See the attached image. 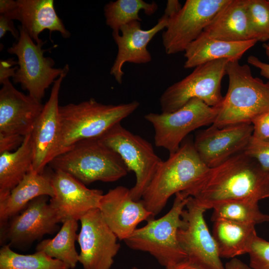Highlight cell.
I'll use <instances>...</instances> for the list:
<instances>
[{
  "label": "cell",
  "mask_w": 269,
  "mask_h": 269,
  "mask_svg": "<svg viewBox=\"0 0 269 269\" xmlns=\"http://www.w3.org/2000/svg\"><path fill=\"white\" fill-rule=\"evenodd\" d=\"M229 61L221 59L199 65L187 76L169 86L159 98L161 112H174L194 98L211 107L220 106L224 98L221 82Z\"/></svg>",
  "instance_id": "obj_8"
},
{
  "label": "cell",
  "mask_w": 269,
  "mask_h": 269,
  "mask_svg": "<svg viewBox=\"0 0 269 269\" xmlns=\"http://www.w3.org/2000/svg\"><path fill=\"white\" fill-rule=\"evenodd\" d=\"M7 31L10 32L12 36L18 40L19 32L15 28L13 20L0 14V38H2Z\"/></svg>",
  "instance_id": "obj_37"
},
{
  "label": "cell",
  "mask_w": 269,
  "mask_h": 269,
  "mask_svg": "<svg viewBox=\"0 0 269 269\" xmlns=\"http://www.w3.org/2000/svg\"><path fill=\"white\" fill-rule=\"evenodd\" d=\"M220 107H211L194 98L174 112L149 113L144 116V119L153 128L156 146L164 148L171 154L179 148L190 133L202 126L212 125Z\"/></svg>",
  "instance_id": "obj_10"
},
{
  "label": "cell",
  "mask_w": 269,
  "mask_h": 269,
  "mask_svg": "<svg viewBox=\"0 0 269 269\" xmlns=\"http://www.w3.org/2000/svg\"><path fill=\"white\" fill-rule=\"evenodd\" d=\"M16 7V0H0V14H3L13 20H14Z\"/></svg>",
  "instance_id": "obj_38"
},
{
  "label": "cell",
  "mask_w": 269,
  "mask_h": 269,
  "mask_svg": "<svg viewBox=\"0 0 269 269\" xmlns=\"http://www.w3.org/2000/svg\"><path fill=\"white\" fill-rule=\"evenodd\" d=\"M206 210L188 197L177 231L179 243L187 260L202 269H226L204 218Z\"/></svg>",
  "instance_id": "obj_11"
},
{
  "label": "cell",
  "mask_w": 269,
  "mask_h": 269,
  "mask_svg": "<svg viewBox=\"0 0 269 269\" xmlns=\"http://www.w3.org/2000/svg\"><path fill=\"white\" fill-rule=\"evenodd\" d=\"M15 20L36 43L43 42L39 35L44 30L60 33L64 38H69L70 32L65 28L58 16L53 0H17Z\"/></svg>",
  "instance_id": "obj_21"
},
{
  "label": "cell",
  "mask_w": 269,
  "mask_h": 269,
  "mask_svg": "<svg viewBox=\"0 0 269 269\" xmlns=\"http://www.w3.org/2000/svg\"><path fill=\"white\" fill-rule=\"evenodd\" d=\"M182 6L178 0H168L164 10V14L168 18L176 14Z\"/></svg>",
  "instance_id": "obj_40"
},
{
  "label": "cell",
  "mask_w": 269,
  "mask_h": 269,
  "mask_svg": "<svg viewBox=\"0 0 269 269\" xmlns=\"http://www.w3.org/2000/svg\"><path fill=\"white\" fill-rule=\"evenodd\" d=\"M139 106L137 101L106 105L94 98L59 106L60 134L54 158L79 141L99 137Z\"/></svg>",
  "instance_id": "obj_2"
},
{
  "label": "cell",
  "mask_w": 269,
  "mask_h": 269,
  "mask_svg": "<svg viewBox=\"0 0 269 269\" xmlns=\"http://www.w3.org/2000/svg\"><path fill=\"white\" fill-rule=\"evenodd\" d=\"M258 203L248 200L221 202L213 208L211 220L223 219L254 226L269 222V215L261 211Z\"/></svg>",
  "instance_id": "obj_29"
},
{
  "label": "cell",
  "mask_w": 269,
  "mask_h": 269,
  "mask_svg": "<svg viewBox=\"0 0 269 269\" xmlns=\"http://www.w3.org/2000/svg\"><path fill=\"white\" fill-rule=\"evenodd\" d=\"M78 221L74 219L66 220L53 238L43 240L37 244L36 252H43L64 262L70 269H74L79 263V254L75 248Z\"/></svg>",
  "instance_id": "obj_27"
},
{
  "label": "cell",
  "mask_w": 269,
  "mask_h": 269,
  "mask_svg": "<svg viewBox=\"0 0 269 269\" xmlns=\"http://www.w3.org/2000/svg\"><path fill=\"white\" fill-rule=\"evenodd\" d=\"M157 8L154 1L149 3L143 0H117L107 3L104 11L106 23L112 29V32L120 33L123 25L133 21H141L139 16L140 10L150 15Z\"/></svg>",
  "instance_id": "obj_28"
},
{
  "label": "cell",
  "mask_w": 269,
  "mask_h": 269,
  "mask_svg": "<svg viewBox=\"0 0 269 269\" xmlns=\"http://www.w3.org/2000/svg\"><path fill=\"white\" fill-rule=\"evenodd\" d=\"M17 65V61H14L13 58L7 60H1L0 61V83L2 84L5 82L9 80V78L14 75L17 70L18 66L14 67L12 66Z\"/></svg>",
  "instance_id": "obj_35"
},
{
  "label": "cell",
  "mask_w": 269,
  "mask_h": 269,
  "mask_svg": "<svg viewBox=\"0 0 269 269\" xmlns=\"http://www.w3.org/2000/svg\"><path fill=\"white\" fill-rule=\"evenodd\" d=\"M18 29L19 36L17 42L7 50L18 59V68L12 80L15 84H20L28 95L41 102L45 90L69 67L66 64L62 68H54V61L44 56L46 50L42 47L45 42L36 44L21 25Z\"/></svg>",
  "instance_id": "obj_9"
},
{
  "label": "cell",
  "mask_w": 269,
  "mask_h": 269,
  "mask_svg": "<svg viewBox=\"0 0 269 269\" xmlns=\"http://www.w3.org/2000/svg\"><path fill=\"white\" fill-rule=\"evenodd\" d=\"M248 254L249 266L252 269H269V242L256 234L250 246Z\"/></svg>",
  "instance_id": "obj_32"
},
{
  "label": "cell",
  "mask_w": 269,
  "mask_h": 269,
  "mask_svg": "<svg viewBox=\"0 0 269 269\" xmlns=\"http://www.w3.org/2000/svg\"><path fill=\"white\" fill-rule=\"evenodd\" d=\"M99 138L120 155L129 171L134 173L136 181L130 193L133 200L139 201L163 161L151 143L125 129L121 123Z\"/></svg>",
  "instance_id": "obj_7"
},
{
  "label": "cell",
  "mask_w": 269,
  "mask_h": 269,
  "mask_svg": "<svg viewBox=\"0 0 269 269\" xmlns=\"http://www.w3.org/2000/svg\"><path fill=\"white\" fill-rule=\"evenodd\" d=\"M201 160L190 139L162 163L143 193L141 201L154 217L169 199L190 187L208 169Z\"/></svg>",
  "instance_id": "obj_5"
},
{
  "label": "cell",
  "mask_w": 269,
  "mask_h": 269,
  "mask_svg": "<svg viewBox=\"0 0 269 269\" xmlns=\"http://www.w3.org/2000/svg\"><path fill=\"white\" fill-rule=\"evenodd\" d=\"M33 159L31 133L14 151L0 153V201L5 199L31 169Z\"/></svg>",
  "instance_id": "obj_25"
},
{
  "label": "cell",
  "mask_w": 269,
  "mask_h": 269,
  "mask_svg": "<svg viewBox=\"0 0 269 269\" xmlns=\"http://www.w3.org/2000/svg\"><path fill=\"white\" fill-rule=\"evenodd\" d=\"M172 206L162 217L147 221L124 241L130 249L146 252L165 269L187 259L177 238V231L183 221L181 214L188 197L180 192L175 195Z\"/></svg>",
  "instance_id": "obj_6"
},
{
  "label": "cell",
  "mask_w": 269,
  "mask_h": 269,
  "mask_svg": "<svg viewBox=\"0 0 269 269\" xmlns=\"http://www.w3.org/2000/svg\"><path fill=\"white\" fill-rule=\"evenodd\" d=\"M0 90V136L24 137L31 133L44 105L8 80Z\"/></svg>",
  "instance_id": "obj_19"
},
{
  "label": "cell",
  "mask_w": 269,
  "mask_h": 269,
  "mask_svg": "<svg viewBox=\"0 0 269 269\" xmlns=\"http://www.w3.org/2000/svg\"><path fill=\"white\" fill-rule=\"evenodd\" d=\"M54 170L47 166L37 173L32 168L3 200L0 201V227L22 211L34 198L54 195L51 178Z\"/></svg>",
  "instance_id": "obj_22"
},
{
  "label": "cell",
  "mask_w": 269,
  "mask_h": 269,
  "mask_svg": "<svg viewBox=\"0 0 269 269\" xmlns=\"http://www.w3.org/2000/svg\"><path fill=\"white\" fill-rule=\"evenodd\" d=\"M226 269H252L249 265H247L237 258L231 259L225 265Z\"/></svg>",
  "instance_id": "obj_41"
},
{
  "label": "cell",
  "mask_w": 269,
  "mask_h": 269,
  "mask_svg": "<svg viewBox=\"0 0 269 269\" xmlns=\"http://www.w3.org/2000/svg\"><path fill=\"white\" fill-rule=\"evenodd\" d=\"M79 263L83 269H111L120 249L118 237L103 219L100 210L92 209L79 220Z\"/></svg>",
  "instance_id": "obj_14"
},
{
  "label": "cell",
  "mask_w": 269,
  "mask_h": 269,
  "mask_svg": "<svg viewBox=\"0 0 269 269\" xmlns=\"http://www.w3.org/2000/svg\"><path fill=\"white\" fill-rule=\"evenodd\" d=\"M51 184L54 195L49 204L59 223L74 219L79 221L89 211L99 209L103 195L101 190L89 189L70 174L61 170L53 171Z\"/></svg>",
  "instance_id": "obj_16"
},
{
  "label": "cell",
  "mask_w": 269,
  "mask_h": 269,
  "mask_svg": "<svg viewBox=\"0 0 269 269\" xmlns=\"http://www.w3.org/2000/svg\"><path fill=\"white\" fill-rule=\"evenodd\" d=\"M0 269H70L64 262L41 252L17 253L7 245L0 250Z\"/></svg>",
  "instance_id": "obj_30"
},
{
  "label": "cell",
  "mask_w": 269,
  "mask_h": 269,
  "mask_svg": "<svg viewBox=\"0 0 269 269\" xmlns=\"http://www.w3.org/2000/svg\"><path fill=\"white\" fill-rule=\"evenodd\" d=\"M191 197L206 210L231 200L259 202L269 197V172L244 151L206 171L188 189L180 192Z\"/></svg>",
  "instance_id": "obj_1"
},
{
  "label": "cell",
  "mask_w": 269,
  "mask_h": 269,
  "mask_svg": "<svg viewBox=\"0 0 269 269\" xmlns=\"http://www.w3.org/2000/svg\"><path fill=\"white\" fill-rule=\"evenodd\" d=\"M48 166L63 171L86 185L115 182L129 171L120 155L99 137L79 141L53 158Z\"/></svg>",
  "instance_id": "obj_4"
},
{
  "label": "cell",
  "mask_w": 269,
  "mask_h": 269,
  "mask_svg": "<svg viewBox=\"0 0 269 269\" xmlns=\"http://www.w3.org/2000/svg\"><path fill=\"white\" fill-rule=\"evenodd\" d=\"M252 124L218 128L211 126L198 133L193 141L199 157L209 168L243 152L253 134Z\"/></svg>",
  "instance_id": "obj_15"
},
{
  "label": "cell",
  "mask_w": 269,
  "mask_h": 269,
  "mask_svg": "<svg viewBox=\"0 0 269 269\" xmlns=\"http://www.w3.org/2000/svg\"><path fill=\"white\" fill-rule=\"evenodd\" d=\"M132 269H138L136 267H133Z\"/></svg>",
  "instance_id": "obj_44"
},
{
  "label": "cell",
  "mask_w": 269,
  "mask_h": 269,
  "mask_svg": "<svg viewBox=\"0 0 269 269\" xmlns=\"http://www.w3.org/2000/svg\"><path fill=\"white\" fill-rule=\"evenodd\" d=\"M168 17L164 14L157 23L149 29H142L139 21H133L123 25L120 33L112 32L113 38L118 47V53L110 70V74L116 81L122 84L126 62L145 64L152 60L147 46L153 37L166 28Z\"/></svg>",
  "instance_id": "obj_20"
},
{
  "label": "cell",
  "mask_w": 269,
  "mask_h": 269,
  "mask_svg": "<svg viewBox=\"0 0 269 269\" xmlns=\"http://www.w3.org/2000/svg\"><path fill=\"white\" fill-rule=\"evenodd\" d=\"M247 12L256 39L267 41L269 38V0H247Z\"/></svg>",
  "instance_id": "obj_31"
},
{
  "label": "cell",
  "mask_w": 269,
  "mask_h": 269,
  "mask_svg": "<svg viewBox=\"0 0 269 269\" xmlns=\"http://www.w3.org/2000/svg\"><path fill=\"white\" fill-rule=\"evenodd\" d=\"M24 137L14 136H0V153L12 151L22 143Z\"/></svg>",
  "instance_id": "obj_36"
},
{
  "label": "cell",
  "mask_w": 269,
  "mask_h": 269,
  "mask_svg": "<svg viewBox=\"0 0 269 269\" xmlns=\"http://www.w3.org/2000/svg\"><path fill=\"white\" fill-rule=\"evenodd\" d=\"M247 61L249 64L260 69L262 76L269 80V63L264 62L253 55L249 56Z\"/></svg>",
  "instance_id": "obj_39"
},
{
  "label": "cell",
  "mask_w": 269,
  "mask_h": 269,
  "mask_svg": "<svg viewBox=\"0 0 269 269\" xmlns=\"http://www.w3.org/2000/svg\"><path fill=\"white\" fill-rule=\"evenodd\" d=\"M69 70L54 82L49 98L31 133L33 150L32 170L43 171L54 158L60 134L59 95L61 84Z\"/></svg>",
  "instance_id": "obj_17"
},
{
  "label": "cell",
  "mask_w": 269,
  "mask_h": 269,
  "mask_svg": "<svg viewBox=\"0 0 269 269\" xmlns=\"http://www.w3.org/2000/svg\"><path fill=\"white\" fill-rule=\"evenodd\" d=\"M213 222L212 236L221 258L232 259L248 254L257 234L255 226L223 219Z\"/></svg>",
  "instance_id": "obj_26"
},
{
  "label": "cell",
  "mask_w": 269,
  "mask_h": 269,
  "mask_svg": "<svg viewBox=\"0 0 269 269\" xmlns=\"http://www.w3.org/2000/svg\"><path fill=\"white\" fill-rule=\"evenodd\" d=\"M244 152L255 159L264 171L269 172V142L251 137Z\"/></svg>",
  "instance_id": "obj_33"
},
{
  "label": "cell",
  "mask_w": 269,
  "mask_h": 269,
  "mask_svg": "<svg viewBox=\"0 0 269 269\" xmlns=\"http://www.w3.org/2000/svg\"><path fill=\"white\" fill-rule=\"evenodd\" d=\"M226 74L229 87L212 125L218 128L241 124H252L269 111V82L253 77L248 65L238 60L228 62Z\"/></svg>",
  "instance_id": "obj_3"
},
{
  "label": "cell",
  "mask_w": 269,
  "mask_h": 269,
  "mask_svg": "<svg viewBox=\"0 0 269 269\" xmlns=\"http://www.w3.org/2000/svg\"><path fill=\"white\" fill-rule=\"evenodd\" d=\"M257 42L256 39L239 42L221 40L211 38L203 32L185 49L184 68H195L221 59L239 61Z\"/></svg>",
  "instance_id": "obj_24"
},
{
  "label": "cell",
  "mask_w": 269,
  "mask_h": 269,
  "mask_svg": "<svg viewBox=\"0 0 269 269\" xmlns=\"http://www.w3.org/2000/svg\"><path fill=\"white\" fill-rule=\"evenodd\" d=\"M252 137L257 140L269 142V111L257 117L252 122Z\"/></svg>",
  "instance_id": "obj_34"
},
{
  "label": "cell",
  "mask_w": 269,
  "mask_h": 269,
  "mask_svg": "<svg viewBox=\"0 0 269 269\" xmlns=\"http://www.w3.org/2000/svg\"><path fill=\"white\" fill-rule=\"evenodd\" d=\"M48 198L44 195L34 198L0 227V244L22 249L45 235L55 233L59 229V221L48 203Z\"/></svg>",
  "instance_id": "obj_13"
},
{
  "label": "cell",
  "mask_w": 269,
  "mask_h": 269,
  "mask_svg": "<svg viewBox=\"0 0 269 269\" xmlns=\"http://www.w3.org/2000/svg\"><path fill=\"white\" fill-rule=\"evenodd\" d=\"M165 269H202L190 262L187 259L177 263Z\"/></svg>",
  "instance_id": "obj_42"
},
{
  "label": "cell",
  "mask_w": 269,
  "mask_h": 269,
  "mask_svg": "<svg viewBox=\"0 0 269 269\" xmlns=\"http://www.w3.org/2000/svg\"><path fill=\"white\" fill-rule=\"evenodd\" d=\"M264 47L265 49L266 55L269 60V38L267 41V43L264 45Z\"/></svg>",
  "instance_id": "obj_43"
},
{
  "label": "cell",
  "mask_w": 269,
  "mask_h": 269,
  "mask_svg": "<svg viewBox=\"0 0 269 269\" xmlns=\"http://www.w3.org/2000/svg\"><path fill=\"white\" fill-rule=\"evenodd\" d=\"M247 4V0H229L203 32L211 38L227 41L256 39L250 25Z\"/></svg>",
  "instance_id": "obj_23"
},
{
  "label": "cell",
  "mask_w": 269,
  "mask_h": 269,
  "mask_svg": "<svg viewBox=\"0 0 269 269\" xmlns=\"http://www.w3.org/2000/svg\"><path fill=\"white\" fill-rule=\"evenodd\" d=\"M229 0H187L176 14L168 18L162 35L166 53L185 51Z\"/></svg>",
  "instance_id": "obj_12"
},
{
  "label": "cell",
  "mask_w": 269,
  "mask_h": 269,
  "mask_svg": "<svg viewBox=\"0 0 269 269\" xmlns=\"http://www.w3.org/2000/svg\"><path fill=\"white\" fill-rule=\"evenodd\" d=\"M99 209L119 240L129 237L141 222L154 218L142 201L133 200L130 189L123 186H117L103 194Z\"/></svg>",
  "instance_id": "obj_18"
}]
</instances>
